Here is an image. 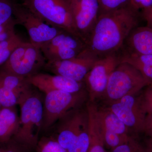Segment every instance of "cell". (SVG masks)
Segmentation results:
<instances>
[{
    "label": "cell",
    "mask_w": 152,
    "mask_h": 152,
    "mask_svg": "<svg viewBox=\"0 0 152 152\" xmlns=\"http://www.w3.org/2000/svg\"><path fill=\"white\" fill-rule=\"evenodd\" d=\"M140 17L129 5L99 16L85 50L98 59L120 51Z\"/></svg>",
    "instance_id": "obj_1"
},
{
    "label": "cell",
    "mask_w": 152,
    "mask_h": 152,
    "mask_svg": "<svg viewBox=\"0 0 152 152\" xmlns=\"http://www.w3.org/2000/svg\"><path fill=\"white\" fill-rule=\"evenodd\" d=\"M18 104L20 108V117L18 131L12 138L35 151L42 132L43 103L31 89L22 96Z\"/></svg>",
    "instance_id": "obj_2"
},
{
    "label": "cell",
    "mask_w": 152,
    "mask_h": 152,
    "mask_svg": "<svg viewBox=\"0 0 152 152\" xmlns=\"http://www.w3.org/2000/svg\"><path fill=\"white\" fill-rule=\"evenodd\" d=\"M148 86L137 69L127 63H121L111 74L103 97L110 104L125 96L137 94Z\"/></svg>",
    "instance_id": "obj_3"
},
{
    "label": "cell",
    "mask_w": 152,
    "mask_h": 152,
    "mask_svg": "<svg viewBox=\"0 0 152 152\" xmlns=\"http://www.w3.org/2000/svg\"><path fill=\"white\" fill-rule=\"evenodd\" d=\"M22 1L24 5L47 23L80 37L67 0Z\"/></svg>",
    "instance_id": "obj_4"
},
{
    "label": "cell",
    "mask_w": 152,
    "mask_h": 152,
    "mask_svg": "<svg viewBox=\"0 0 152 152\" xmlns=\"http://www.w3.org/2000/svg\"><path fill=\"white\" fill-rule=\"evenodd\" d=\"M86 96L83 89L74 93L60 91L46 93L43 103L42 132H47L66 114L80 107Z\"/></svg>",
    "instance_id": "obj_5"
},
{
    "label": "cell",
    "mask_w": 152,
    "mask_h": 152,
    "mask_svg": "<svg viewBox=\"0 0 152 152\" xmlns=\"http://www.w3.org/2000/svg\"><path fill=\"white\" fill-rule=\"evenodd\" d=\"M46 62L39 48L24 42L14 50L1 70L28 78L39 72Z\"/></svg>",
    "instance_id": "obj_6"
},
{
    "label": "cell",
    "mask_w": 152,
    "mask_h": 152,
    "mask_svg": "<svg viewBox=\"0 0 152 152\" xmlns=\"http://www.w3.org/2000/svg\"><path fill=\"white\" fill-rule=\"evenodd\" d=\"M14 17L17 24L22 25L27 31L30 42L40 48L63 31L47 23L21 3L15 4Z\"/></svg>",
    "instance_id": "obj_7"
},
{
    "label": "cell",
    "mask_w": 152,
    "mask_h": 152,
    "mask_svg": "<svg viewBox=\"0 0 152 152\" xmlns=\"http://www.w3.org/2000/svg\"><path fill=\"white\" fill-rule=\"evenodd\" d=\"M121 63L120 51L99 59L85 77L89 102L103 96L111 74Z\"/></svg>",
    "instance_id": "obj_8"
},
{
    "label": "cell",
    "mask_w": 152,
    "mask_h": 152,
    "mask_svg": "<svg viewBox=\"0 0 152 152\" xmlns=\"http://www.w3.org/2000/svg\"><path fill=\"white\" fill-rule=\"evenodd\" d=\"M86 46V43L80 38L63 31L43 45L40 49L47 62H55L77 56Z\"/></svg>",
    "instance_id": "obj_9"
},
{
    "label": "cell",
    "mask_w": 152,
    "mask_h": 152,
    "mask_svg": "<svg viewBox=\"0 0 152 152\" xmlns=\"http://www.w3.org/2000/svg\"><path fill=\"white\" fill-rule=\"evenodd\" d=\"M89 121L87 108L74 109L59 120L56 131L51 135L68 151L73 145L83 128Z\"/></svg>",
    "instance_id": "obj_10"
},
{
    "label": "cell",
    "mask_w": 152,
    "mask_h": 152,
    "mask_svg": "<svg viewBox=\"0 0 152 152\" xmlns=\"http://www.w3.org/2000/svg\"><path fill=\"white\" fill-rule=\"evenodd\" d=\"M136 95L125 96L109 104L108 108L118 117L129 132L138 134L143 132L146 114Z\"/></svg>",
    "instance_id": "obj_11"
},
{
    "label": "cell",
    "mask_w": 152,
    "mask_h": 152,
    "mask_svg": "<svg viewBox=\"0 0 152 152\" xmlns=\"http://www.w3.org/2000/svg\"><path fill=\"white\" fill-rule=\"evenodd\" d=\"M97 60L84 50L77 56L69 59L47 62L43 69L54 75L83 82L85 77Z\"/></svg>",
    "instance_id": "obj_12"
},
{
    "label": "cell",
    "mask_w": 152,
    "mask_h": 152,
    "mask_svg": "<svg viewBox=\"0 0 152 152\" xmlns=\"http://www.w3.org/2000/svg\"><path fill=\"white\" fill-rule=\"evenodd\" d=\"M77 32L86 45L99 17V0H67Z\"/></svg>",
    "instance_id": "obj_13"
},
{
    "label": "cell",
    "mask_w": 152,
    "mask_h": 152,
    "mask_svg": "<svg viewBox=\"0 0 152 152\" xmlns=\"http://www.w3.org/2000/svg\"><path fill=\"white\" fill-rule=\"evenodd\" d=\"M33 86L45 94L55 91L74 93L83 90L84 82H79L59 75L39 72L27 78Z\"/></svg>",
    "instance_id": "obj_14"
},
{
    "label": "cell",
    "mask_w": 152,
    "mask_h": 152,
    "mask_svg": "<svg viewBox=\"0 0 152 152\" xmlns=\"http://www.w3.org/2000/svg\"><path fill=\"white\" fill-rule=\"evenodd\" d=\"M122 48L128 51L152 55V28L148 26L138 27L131 32Z\"/></svg>",
    "instance_id": "obj_15"
},
{
    "label": "cell",
    "mask_w": 152,
    "mask_h": 152,
    "mask_svg": "<svg viewBox=\"0 0 152 152\" xmlns=\"http://www.w3.org/2000/svg\"><path fill=\"white\" fill-rule=\"evenodd\" d=\"M95 115L102 129L122 135H129L127 127L108 108H98L95 104Z\"/></svg>",
    "instance_id": "obj_16"
},
{
    "label": "cell",
    "mask_w": 152,
    "mask_h": 152,
    "mask_svg": "<svg viewBox=\"0 0 152 152\" xmlns=\"http://www.w3.org/2000/svg\"><path fill=\"white\" fill-rule=\"evenodd\" d=\"M94 106V103L90 102L86 105L90 136V146L88 152H107L105 148L100 126L95 115Z\"/></svg>",
    "instance_id": "obj_17"
},
{
    "label": "cell",
    "mask_w": 152,
    "mask_h": 152,
    "mask_svg": "<svg viewBox=\"0 0 152 152\" xmlns=\"http://www.w3.org/2000/svg\"><path fill=\"white\" fill-rule=\"evenodd\" d=\"M20 118L15 107H2L0 112V141L6 142L10 140L17 132Z\"/></svg>",
    "instance_id": "obj_18"
},
{
    "label": "cell",
    "mask_w": 152,
    "mask_h": 152,
    "mask_svg": "<svg viewBox=\"0 0 152 152\" xmlns=\"http://www.w3.org/2000/svg\"><path fill=\"white\" fill-rule=\"evenodd\" d=\"M0 86L23 96L32 89L27 78L0 70Z\"/></svg>",
    "instance_id": "obj_19"
},
{
    "label": "cell",
    "mask_w": 152,
    "mask_h": 152,
    "mask_svg": "<svg viewBox=\"0 0 152 152\" xmlns=\"http://www.w3.org/2000/svg\"><path fill=\"white\" fill-rule=\"evenodd\" d=\"M23 42L15 34L8 39L0 42V66L5 63L14 50Z\"/></svg>",
    "instance_id": "obj_20"
},
{
    "label": "cell",
    "mask_w": 152,
    "mask_h": 152,
    "mask_svg": "<svg viewBox=\"0 0 152 152\" xmlns=\"http://www.w3.org/2000/svg\"><path fill=\"white\" fill-rule=\"evenodd\" d=\"M35 152H68L51 135L40 137Z\"/></svg>",
    "instance_id": "obj_21"
},
{
    "label": "cell",
    "mask_w": 152,
    "mask_h": 152,
    "mask_svg": "<svg viewBox=\"0 0 152 152\" xmlns=\"http://www.w3.org/2000/svg\"><path fill=\"white\" fill-rule=\"evenodd\" d=\"M101 129L105 147L111 151L126 142L130 136L118 134L101 128Z\"/></svg>",
    "instance_id": "obj_22"
},
{
    "label": "cell",
    "mask_w": 152,
    "mask_h": 152,
    "mask_svg": "<svg viewBox=\"0 0 152 152\" xmlns=\"http://www.w3.org/2000/svg\"><path fill=\"white\" fill-rule=\"evenodd\" d=\"M90 146L88 123L83 128L73 145L68 152H88Z\"/></svg>",
    "instance_id": "obj_23"
},
{
    "label": "cell",
    "mask_w": 152,
    "mask_h": 152,
    "mask_svg": "<svg viewBox=\"0 0 152 152\" xmlns=\"http://www.w3.org/2000/svg\"><path fill=\"white\" fill-rule=\"evenodd\" d=\"M110 152H151L148 146L145 147L135 139L134 137L130 136L126 142Z\"/></svg>",
    "instance_id": "obj_24"
},
{
    "label": "cell",
    "mask_w": 152,
    "mask_h": 152,
    "mask_svg": "<svg viewBox=\"0 0 152 152\" xmlns=\"http://www.w3.org/2000/svg\"><path fill=\"white\" fill-rule=\"evenodd\" d=\"M22 96L0 86V104L2 107H13L18 104Z\"/></svg>",
    "instance_id": "obj_25"
},
{
    "label": "cell",
    "mask_w": 152,
    "mask_h": 152,
    "mask_svg": "<svg viewBox=\"0 0 152 152\" xmlns=\"http://www.w3.org/2000/svg\"><path fill=\"white\" fill-rule=\"evenodd\" d=\"M18 0H0V26L14 18V8Z\"/></svg>",
    "instance_id": "obj_26"
},
{
    "label": "cell",
    "mask_w": 152,
    "mask_h": 152,
    "mask_svg": "<svg viewBox=\"0 0 152 152\" xmlns=\"http://www.w3.org/2000/svg\"><path fill=\"white\" fill-rule=\"evenodd\" d=\"M99 16L103 14L128 6L129 0H99Z\"/></svg>",
    "instance_id": "obj_27"
},
{
    "label": "cell",
    "mask_w": 152,
    "mask_h": 152,
    "mask_svg": "<svg viewBox=\"0 0 152 152\" xmlns=\"http://www.w3.org/2000/svg\"><path fill=\"white\" fill-rule=\"evenodd\" d=\"M0 152H35V151L11 138L7 141H0Z\"/></svg>",
    "instance_id": "obj_28"
},
{
    "label": "cell",
    "mask_w": 152,
    "mask_h": 152,
    "mask_svg": "<svg viewBox=\"0 0 152 152\" xmlns=\"http://www.w3.org/2000/svg\"><path fill=\"white\" fill-rule=\"evenodd\" d=\"M134 10L140 12L152 6V0H129V4Z\"/></svg>",
    "instance_id": "obj_29"
},
{
    "label": "cell",
    "mask_w": 152,
    "mask_h": 152,
    "mask_svg": "<svg viewBox=\"0 0 152 152\" xmlns=\"http://www.w3.org/2000/svg\"><path fill=\"white\" fill-rule=\"evenodd\" d=\"M142 108L147 115H152V99L138 96Z\"/></svg>",
    "instance_id": "obj_30"
},
{
    "label": "cell",
    "mask_w": 152,
    "mask_h": 152,
    "mask_svg": "<svg viewBox=\"0 0 152 152\" xmlns=\"http://www.w3.org/2000/svg\"><path fill=\"white\" fill-rule=\"evenodd\" d=\"M137 69L149 85H152V66H151L134 67Z\"/></svg>",
    "instance_id": "obj_31"
},
{
    "label": "cell",
    "mask_w": 152,
    "mask_h": 152,
    "mask_svg": "<svg viewBox=\"0 0 152 152\" xmlns=\"http://www.w3.org/2000/svg\"><path fill=\"white\" fill-rule=\"evenodd\" d=\"M141 17L147 22V26L152 28V6L142 11Z\"/></svg>",
    "instance_id": "obj_32"
},
{
    "label": "cell",
    "mask_w": 152,
    "mask_h": 152,
    "mask_svg": "<svg viewBox=\"0 0 152 152\" xmlns=\"http://www.w3.org/2000/svg\"><path fill=\"white\" fill-rule=\"evenodd\" d=\"M143 132L145 133L152 140V115H146Z\"/></svg>",
    "instance_id": "obj_33"
},
{
    "label": "cell",
    "mask_w": 152,
    "mask_h": 152,
    "mask_svg": "<svg viewBox=\"0 0 152 152\" xmlns=\"http://www.w3.org/2000/svg\"><path fill=\"white\" fill-rule=\"evenodd\" d=\"M16 21L15 18L12 19L10 21L0 26V34H1L6 31H7L10 29L15 28V26L17 25Z\"/></svg>",
    "instance_id": "obj_34"
},
{
    "label": "cell",
    "mask_w": 152,
    "mask_h": 152,
    "mask_svg": "<svg viewBox=\"0 0 152 152\" xmlns=\"http://www.w3.org/2000/svg\"><path fill=\"white\" fill-rule=\"evenodd\" d=\"M146 88L144 90L143 92L140 95L144 97L152 99V85H149L146 87Z\"/></svg>",
    "instance_id": "obj_35"
},
{
    "label": "cell",
    "mask_w": 152,
    "mask_h": 152,
    "mask_svg": "<svg viewBox=\"0 0 152 152\" xmlns=\"http://www.w3.org/2000/svg\"><path fill=\"white\" fill-rule=\"evenodd\" d=\"M149 148H150V150H151V152H152V140L151 139V141L149 143V145L148 146Z\"/></svg>",
    "instance_id": "obj_36"
},
{
    "label": "cell",
    "mask_w": 152,
    "mask_h": 152,
    "mask_svg": "<svg viewBox=\"0 0 152 152\" xmlns=\"http://www.w3.org/2000/svg\"><path fill=\"white\" fill-rule=\"evenodd\" d=\"M1 104H0V112H1Z\"/></svg>",
    "instance_id": "obj_37"
}]
</instances>
